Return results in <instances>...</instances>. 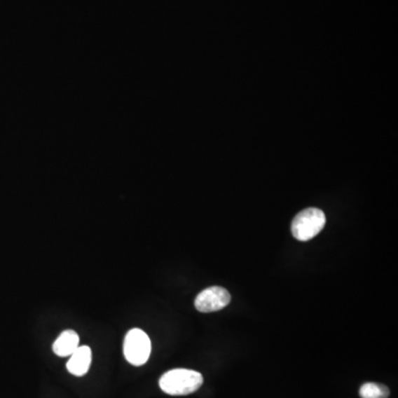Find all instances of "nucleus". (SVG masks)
I'll list each match as a JSON object with an SVG mask.
<instances>
[{
    "instance_id": "4",
    "label": "nucleus",
    "mask_w": 398,
    "mask_h": 398,
    "mask_svg": "<svg viewBox=\"0 0 398 398\" xmlns=\"http://www.w3.org/2000/svg\"><path fill=\"white\" fill-rule=\"evenodd\" d=\"M231 301V294L221 287H210L203 290L195 298V308L203 313L220 311Z\"/></svg>"
},
{
    "instance_id": "3",
    "label": "nucleus",
    "mask_w": 398,
    "mask_h": 398,
    "mask_svg": "<svg viewBox=\"0 0 398 398\" xmlns=\"http://www.w3.org/2000/svg\"><path fill=\"white\" fill-rule=\"evenodd\" d=\"M152 344L144 331L133 329L124 338V357L130 364L141 366L146 363L151 355Z\"/></svg>"
},
{
    "instance_id": "6",
    "label": "nucleus",
    "mask_w": 398,
    "mask_h": 398,
    "mask_svg": "<svg viewBox=\"0 0 398 398\" xmlns=\"http://www.w3.org/2000/svg\"><path fill=\"white\" fill-rule=\"evenodd\" d=\"M79 336L76 331H64L53 343V352L60 357H70L79 348Z\"/></svg>"
},
{
    "instance_id": "5",
    "label": "nucleus",
    "mask_w": 398,
    "mask_h": 398,
    "mask_svg": "<svg viewBox=\"0 0 398 398\" xmlns=\"http://www.w3.org/2000/svg\"><path fill=\"white\" fill-rule=\"evenodd\" d=\"M92 362L91 348L87 345L79 346L67 363V369L74 376H83L89 371Z\"/></svg>"
},
{
    "instance_id": "2",
    "label": "nucleus",
    "mask_w": 398,
    "mask_h": 398,
    "mask_svg": "<svg viewBox=\"0 0 398 398\" xmlns=\"http://www.w3.org/2000/svg\"><path fill=\"white\" fill-rule=\"evenodd\" d=\"M325 221L327 218L322 210L308 208L298 212L294 217L291 225V231L296 240H311L324 228Z\"/></svg>"
},
{
    "instance_id": "7",
    "label": "nucleus",
    "mask_w": 398,
    "mask_h": 398,
    "mask_svg": "<svg viewBox=\"0 0 398 398\" xmlns=\"http://www.w3.org/2000/svg\"><path fill=\"white\" fill-rule=\"evenodd\" d=\"M359 396L362 398H387L390 396V390L383 384L365 383L359 388Z\"/></svg>"
},
{
    "instance_id": "1",
    "label": "nucleus",
    "mask_w": 398,
    "mask_h": 398,
    "mask_svg": "<svg viewBox=\"0 0 398 398\" xmlns=\"http://www.w3.org/2000/svg\"><path fill=\"white\" fill-rule=\"evenodd\" d=\"M204 382L203 375L193 369H175L168 371L160 380V387L172 396L189 395L200 388Z\"/></svg>"
}]
</instances>
